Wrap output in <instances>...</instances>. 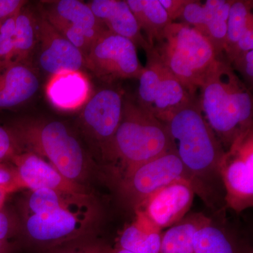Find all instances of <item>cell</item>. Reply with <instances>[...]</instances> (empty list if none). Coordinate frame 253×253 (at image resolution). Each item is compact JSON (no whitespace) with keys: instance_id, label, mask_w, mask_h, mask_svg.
I'll return each instance as SVG.
<instances>
[{"instance_id":"23","label":"cell","mask_w":253,"mask_h":253,"mask_svg":"<svg viewBox=\"0 0 253 253\" xmlns=\"http://www.w3.org/2000/svg\"><path fill=\"white\" fill-rule=\"evenodd\" d=\"M193 247L194 253H239L230 236L212 221L195 233Z\"/></svg>"},{"instance_id":"7","label":"cell","mask_w":253,"mask_h":253,"mask_svg":"<svg viewBox=\"0 0 253 253\" xmlns=\"http://www.w3.org/2000/svg\"><path fill=\"white\" fill-rule=\"evenodd\" d=\"M182 179L192 181L196 186L176 150H173L123 174L120 179V191L134 210L163 186Z\"/></svg>"},{"instance_id":"1","label":"cell","mask_w":253,"mask_h":253,"mask_svg":"<svg viewBox=\"0 0 253 253\" xmlns=\"http://www.w3.org/2000/svg\"><path fill=\"white\" fill-rule=\"evenodd\" d=\"M166 124L197 194L207 199L208 184L221 179L219 165L225 151L203 115L200 103L193 98Z\"/></svg>"},{"instance_id":"12","label":"cell","mask_w":253,"mask_h":253,"mask_svg":"<svg viewBox=\"0 0 253 253\" xmlns=\"http://www.w3.org/2000/svg\"><path fill=\"white\" fill-rule=\"evenodd\" d=\"M196 194V186L192 181H175L151 195L134 211L144 213L163 230L175 225L186 217Z\"/></svg>"},{"instance_id":"26","label":"cell","mask_w":253,"mask_h":253,"mask_svg":"<svg viewBox=\"0 0 253 253\" xmlns=\"http://www.w3.org/2000/svg\"><path fill=\"white\" fill-rule=\"evenodd\" d=\"M252 5L253 1H233L227 20V32L224 48L226 54H229L236 45L249 21L253 19V14L251 12Z\"/></svg>"},{"instance_id":"34","label":"cell","mask_w":253,"mask_h":253,"mask_svg":"<svg viewBox=\"0 0 253 253\" xmlns=\"http://www.w3.org/2000/svg\"><path fill=\"white\" fill-rule=\"evenodd\" d=\"M109 250L99 244H90L68 248L58 253H108Z\"/></svg>"},{"instance_id":"14","label":"cell","mask_w":253,"mask_h":253,"mask_svg":"<svg viewBox=\"0 0 253 253\" xmlns=\"http://www.w3.org/2000/svg\"><path fill=\"white\" fill-rule=\"evenodd\" d=\"M92 218L88 206L61 208L51 212L29 214L26 231L32 239L40 244H55L74 237Z\"/></svg>"},{"instance_id":"25","label":"cell","mask_w":253,"mask_h":253,"mask_svg":"<svg viewBox=\"0 0 253 253\" xmlns=\"http://www.w3.org/2000/svg\"><path fill=\"white\" fill-rule=\"evenodd\" d=\"M232 2L230 0H208L202 4L199 1L190 0L180 18L184 21L183 23L201 31Z\"/></svg>"},{"instance_id":"33","label":"cell","mask_w":253,"mask_h":253,"mask_svg":"<svg viewBox=\"0 0 253 253\" xmlns=\"http://www.w3.org/2000/svg\"><path fill=\"white\" fill-rule=\"evenodd\" d=\"M169 16L170 21H175L176 18H180L183 11L190 0H159Z\"/></svg>"},{"instance_id":"3","label":"cell","mask_w":253,"mask_h":253,"mask_svg":"<svg viewBox=\"0 0 253 253\" xmlns=\"http://www.w3.org/2000/svg\"><path fill=\"white\" fill-rule=\"evenodd\" d=\"M176 150L166 123L137 102L125 99L121 123L113 139L111 162L121 164V176L143 163Z\"/></svg>"},{"instance_id":"21","label":"cell","mask_w":253,"mask_h":253,"mask_svg":"<svg viewBox=\"0 0 253 253\" xmlns=\"http://www.w3.org/2000/svg\"><path fill=\"white\" fill-rule=\"evenodd\" d=\"M211 221L202 213L186 216L163 234L158 253H194L193 239L195 233Z\"/></svg>"},{"instance_id":"10","label":"cell","mask_w":253,"mask_h":253,"mask_svg":"<svg viewBox=\"0 0 253 253\" xmlns=\"http://www.w3.org/2000/svg\"><path fill=\"white\" fill-rule=\"evenodd\" d=\"M41 14L83 53L84 58L93 43L108 31L95 16L87 3L78 0L46 2Z\"/></svg>"},{"instance_id":"30","label":"cell","mask_w":253,"mask_h":253,"mask_svg":"<svg viewBox=\"0 0 253 253\" xmlns=\"http://www.w3.org/2000/svg\"><path fill=\"white\" fill-rule=\"evenodd\" d=\"M0 189H4L9 194L22 189L14 166L11 167L0 163Z\"/></svg>"},{"instance_id":"8","label":"cell","mask_w":253,"mask_h":253,"mask_svg":"<svg viewBox=\"0 0 253 253\" xmlns=\"http://www.w3.org/2000/svg\"><path fill=\"white\" fill-rule=\"evenodd\" d=\"M84 61L85 68L96 77L108 81L139 79L144 68L138 58L135 44L109 31L93 43Z\"/></svg>"},{"instance_id":"17","label":"cell","mask_w":253,"mask_h":253,"mask_svg":"<svg viewBox=\"0 0 253 253\" xmlns=\"http://www.w3.org/2000/svg\"><path fill=\"white\" fill-rule=\"evenodd\" d=\"M46 94L56 109L74 111L84 106L90 97V84L82 71H65L51 76Z\"/></svg>"},{"instance_id":"18","label":"cell","mask_w":253,"mask_h":253,"mask_svg":"<svg viewBox=\"0 0 253 253\" xmlns=\"http://www.w3.org/2000/svg\"><path fill=\"white\" fill-rule=\"evenodd\" d=\"M39 85L38 76L27 64L10 65L0 73V109H11L28 101Z\"/></svg>"},{"instance_id":"4","label":"cell","mask_w":253,"mask_h":253,"mask_svg":"<svg viewBox=\"0 0 253 253\" xmlns=\"http://www.w3.org/2000/svg\"><path fill=\"white\" fill-rule=\"evenodd\" d=\"M9 130L18 146L46 158L65 177L79 183L85 177L89 161L83 146L64 123L57 121H18Z\"/></svg>"},{"instance_id":"13","label":"cell","mask_w":253,"mask_h":253,"mask_svg":"<svg viewBox=\"0 0 253 253\" xmlns=\"http://www.w3.org/2000/svg\"><path fill=\"white\" fill-rule=\"evenodd\" d=\"M22 189H48L59 191L83 201H89L84 186L63 176L49 162L34 153H18L11 158Z\"/></svg>"},{"instance_id":"24","label":"cell","mask_w":253,"mask_h":253,"mask_svg":"<svg viewBox=\"0 0 253 253\" xmlns=\"http://www.w3.org/2000/svg\"><path fill=\"white\" fill-rule=\"evenodd\" d=\"M88 203L54 190L41 189L32 191L27 206L30 214H38L61 208L83 207L88 206Z\"/></svg>"},{"instance_id":"38","label":"cell","mask_w":253,"mask_h":253,"mask_svg":"<svg viewBox=\"0 0 253 253\" xmlns=\"http://www.w3.org/2000/svg\"><path fill=\"white\" fill-rule=\"evenodd\" d=\"M108 253H133L126 250L121 249L119 247H116V249L113 250H109Z\"/></svg>"},{"instance_id":"9","label":"cell","mask_w":253,"mask_h":253,"mask_svg":"<svg viewBox=\"0 0 253 253\" xmlns=\"http://www.w3.org/2000/svg\"><path fill=\"white\" fill-rule=\"evenodd\" d=\"M219 171L227 207L238 213L253 207V130L239 136L225 151Z\"/></svg>"},{"instance_id":"32","label":"cell","mask_w":253,"mask_h":253,"mask_svg":"<svg viewBox=\"0 0 253 253\" xmlns=\"http://www.w3.org/2000/svg\"><path fill=\"white\" fill-rule=\"evenodd\" d=\"M26 1L23 0H0V28L5 21L22 9Z\"/></svg>"},{"instance_id":"6","label":"cell","mask_w":253,"mask_h":253,"mask_svg":"<svg viewBox=\"0 0 253 253\" xmlns=\"http://www.w3.org/2000/svg\"><path fill=\"white\" fill-rule=\"evenodd\" d=\"M148 61L139 76L137 104L166 123L173 113L194 96L163 62L156 48L148 51Z\"/></svg>"},{"instance_id":"19","label":"cell","mask_w":253,"mask_h":253,"mask_svg":"<svg viewBox=\"0 0 253 253\" xmlns=\"http://www.w3.org/2000/svg\"><path fill=\"white\" fill-rule=\"evenodd\" d=\"M135 211V219L123 229L117 247L133 253H158L163 234L144 213Z\"/></svg>"},{"instance_id":"22","label":"cell","mask_w":253,"mask_h":253,"mask_svg":"<svg viewBox=\"0 0 253 253\" xmlns=\"http://www.w3.org/2000/svg\"><path fill=\"white\" fill-rule=\"evenodd\" d=\"M37 43L38 23L37 18L24 6L20 10L15 19L14 49L11 64H27Z\"/></svg>"},{"instance_id":"28","label":"cell","mask_w":253,"mask_h":253,"mask_svg":"<svg viewBox=\"0 0 253 253\" xmlns=\"http://www.w3.org/2000/svg\"><path fill=\"white\" fill-rule=\"evenodd\" d=\"M234 67L244 78L248 89L253 88V50L246 51L236 56L232 61Z\"/></svg>"},{"instance_id":"15","label":"cell","mask_w":253,"mask_h":253,"mask_svg":"<svg viewBox=\"0 0 253 253\" xmlns=\"http://www.w3.org/2000/svg\"><path fill=\"white\" fill-rule=\"evenodd\" d=\"M39 63L51 76L65 71H81L85 67L83 53L55 29L42 15L37 18Z\"/></svg>"},{"instance_id":"5","label":"cell","mask_w":253,"mask_h":253,"mask_svg":"<svg viewBox=\"0 0 253 253\" xmlns=\"http://www.w3.org/2000/svg\"><path fill=\"white\" fill-rule=\"evenodd\" d=\"M160 57L193 96L219 59L211 42L196 28L172 22L165 29Z\"/></svg>"},{"instance_id":"29","label":"cell","mask_w":253,"mask_h":253,"mask_svg":"<svg viewBox=\"0 0 253 253\" xmlns=\"http://www.w3.org/2000/svg\"><path fill=\"white\" fill-rule=\"evenodd\" d=\"M18 145L9 129L0 126V163L11 161L18 154Z\"/></svg>"},{"instance_id":"20","label":"cell","mask_w":253,"mask_h":253,"mask_svg":"<svg viewBox=\"0 0 253 253\" xmlns=\"http://www.w3.org/2000/svg\"><path fill=\"white\" fill-rule=\"evenodd\" d=\"M141 31L147 37L148 43L154 47V41H161L165 29L172 21L159 0H126Z\"/></svg>"},{"instance_id":"2","label":"cell","mask_w":253,"mask_h":253,"mask_svg":"<svg viewBox=\"0 0 253 253\" xmlns=\"http://www.w3.org/2000/svg\"><path fill=\"white\" fill-rule=\"evenodd\" d=\"M201 89V110L222 146L229 149L239 136L253 130L251 91L230 65L219 60Z\"/></svg>"},{"instance_id":"11","label":"cell","mask_w":253,"mask_h":253,"mask_svg":"<svg viewBox=\"0 0 253 253\" xmlns=\"http://www.w3.org/2000/svg\"><path fill=\"white\" fill-rule=\"evenodd\" d=\"M124 97L113 88L96 91L83 106L81 120L86 135L101 153L103 159L111 161L115 134L122 118Z\"/></svg>"},{"instance_id":"16","label":"cell","mask_w":253,"mask_h":253,"mask_svg":"<svg viewBox=\"0 0 253 253\" xmlns=\"http://www.w3.org/2000/svg\"><path fill=\"white\" fill-rule=\"evenodd\" d=\"M87 4L108 31L127 38L136 47L141 46L146 53L152 49L141 34L140 28L126 1L93 0Z\"/></svg>"},{"instance_id":"37","label":"cell","mask_w":253,"mask_h":253,"mask_svg":"<svg viewBox=\"0 0 253 253\" xmlns=\"http://www.w3.org/2000/svg\"><path fill=\"white\" fill-rule=\"evenodd\" d=\"M0 253H9V247L7 242L0 241Z\"/></svg>"},{"instance_id":"31","label":"cell","mask_w":253,"mask_h":253,"mask_svg":"<svg viewBox=\"0 0 253 253\" xmlns=\"http://www.w3.org/2000/svg\"><path fill=\"white\" fill-rule=\"evenodd\" d=\"M250 50H253V18L249 21L236 45L229 54H226L228 61L231 63L236 56Z\"/></svg>"},{"instance_id":"35","label":"cell","mask_w":253,"mask_h":253,"mask_svg":"<svg viewBox=\"0 0 253 253\" xmlns=\"http://www.w3.org/2000/svg\"><path fill=\"white\" fill-rule=\"evenodd\" d=\"M13 224L7 213L0 210V241L7 242L8 238L12 234Z\"/></svg>"},{"instance_id":"36","label":"cell","mask_w":253,"mask_h":253,"mask_svg":"<svg viewBox=\"0 0 253 253\" xmlns=\"http://www.w3.org/2000/svg\"><path fill=\"white\" fill-rule=\"evenodd\" d=\"M8 194H9L7 191H5L4 189H0V210H1L3 206H4L5 200H6V196H7Z\"/></svg>"},{"instance_id":"27","label":"cell","mask_w":253,"mask_h":253,"mask_svg":"<svg viewBox=\"0 0 253 253\" xmlns=\"http://www.w3.org/2000/svg\"><path fill=\"white\" fill-rule=\"evenodd\" d=\"M17 13L8 18L0 28V73L10 66L12 61L14 49L15 19Z\"/></svg>"}]
</instances>
